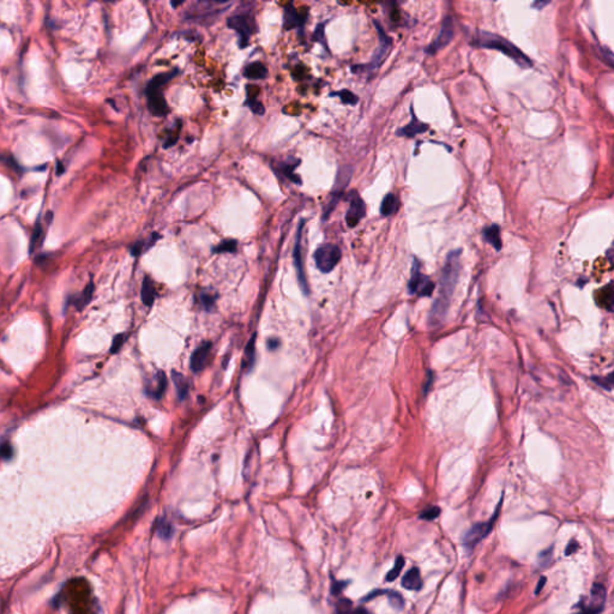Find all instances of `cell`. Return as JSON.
Returning <instances> with one entry per match:
<instances>
[{"label":"cell","mask_w":614,"mask_h":614,"mask_svg":"<svg viewBox=\"0 0 614 614\" xmlns=\"http://www.w3.org/2000/svg\"><path fill=\"white\" fill-rule=\"evenodd\" d=\"M462 250L457 249L449 252L440 275V288L438 298L431 309L430 322L432 325H439L443 322L450 307V301L456 288L461 271Z\"/></svg>","instance_id":"cell-1"},{"label":"cell","mask_w":614,"mask_h":614,"mask_svg":"<svg viewBox=\"0 0 614 614\" xmlns=\"http://www.w3.org/2000/svg\"><path fill=\"white\" fill-rule=\"evenodd\" d=\"M473 45L481 48L494 49V51L503 53L522 69H530L533 66V61L517 46H515L513 42H510L509 40L503 38V36L494 34V32L479 31L477 35L475 36Z\"/></svg>","instance_id":"cell-2"},{"label":"cell","mask_w":614,"mask_h":614,"mask_svg":"<svg viewBox=\"0 0 614 614\" xmlns=\"http://www.w3.org/2000/svg\"><path fill=\"white\" fill-rule=\"evenodd\" d=\"M179 74L178 69H173L172 71L162 72L154 76L153 79L148 83L145 89V96H147L148 110L155 117H164L169 112L166 98L163 96L162 87L170 82L176 76Z\"/></svg>","instance_id":"cell-3"},{"label":"cell","mask_w":614,"mask_h":614,"mask_svg":"<svg viewBox=\"0 0 614 614\" xmlns=\"http://www.w3.org/2000/svg\"><path fill=\"white\" fill-rule=\"evenodd\" d=\"M227 25L239 35L240 48L249 46L251 36L257 32V22L253 10L245 9L233 13L227 19Z\"/></svg>","instance_id":"cell-4"},{"label":"cell","mask_w":614,"mask_h":614,"mask_svg":"<svg viewBox=\"0 0 614 614\" xmlns=\"http://www.w3.org/2000/svg\"><path fill=\"white\" fill-rule=\"evenodd\" d=\"M373 24H374L376 29H377V32H378L379 46H378V48L376 49L374 54L372 55L371 61L367 62V64L352 66V72H354V74H361V72H366V74H368L369 76L373 75L379 67H381L383 61L385 60L386 55H388L391 51L392 39L384 31L382 24L377 21V19H373Z\"/></svg>","instance_id":"cell-5"},{"label":"cell","mask_w":614,"mask_h":614,"mask_svg":"<svg viewBox=\"0 0 614 614\" xmlns=\"http://www.w3.org/2000/svg\"><path fill=\"white\" fill-rule=\"evenodd\" d=\"M229 6L230 3L226 2H198L187 10L185 18L186 21L209 25Z\"/></svg>","instance_id":"cell-6"},{"label":"cell","mask_w":614,"mask_h":614,"mask_svg":"<svg viewBox=\"0 0 614 614\" xmlns=\"http://www.w3.org/2000/svg\"><path fill=\"white\" fill-rule=\"evenodd\" d=\"M501 503H503V498L500 499L499 504L497 505L496 511H494V514L492 515V517L487 521V522L475 523L474 526H471L469 529H468L463 534V536H462V543H463V546L465 547V549L473 550L479 542H481V541H483L485 537H486L488 534L491 533L492 528H493L494 523H496L497 518H498V515H499Z\"/></svg>","instance_id":"cell-7"},{"label":"cell","mask_w":614,"mask_h":614,"mask_svg":"<svg viewBox=\"0 0 614 614\" xmlns=\"http://www.w3.org/2000/svg\"><path fill=\"white\" fill-rule=\"evenodd\" d=\"M353 170L354 169H353L352 166H343L338 169L337 177H336V180H335V185H333V187L331 190V194H330L331 198H330L328 204H326V206L324 207V209H323V216H322L323 221H326L329 219V216L331 215L333 209H335L336 206L338 204L343 192L346 191L349 181H351V179H352Z\"/></svg>","instance_id":"cell-8"},{"label":"cell","mask_w":614,"mask_h":614,"mask_svg":"<svg viewBox=\"0 0 614 614\" xmlns=\"http://www.w3.org/2000/svg\"><path fill=\"white\" fill-rule=\"evenodd\" d=\"M313 258L319 271L328 274L335 269L341 259V250L335 244H323L316 250Z\"/></svg>","instance_id":"cell-9"},{"label":"cell","mask_w":614,"mask_h":614,"mask_svg":"<svg viewBox=\"0 0 614 614\" xmlns=\"http://www.w3.org/2000/svg\"><path fill=\"white\" fill-rule=\"evenodd\" d=\"M408 289L411 294H419L420 296H431L434 289V283L428 279V276L421 272L420 262L417 258H414Z\"/></svg>","instance_id":"cell-10"},{"label":"cell","mask_w":614,"mask_h":614,"mask_svg":"<svg viewBox=\"0 0 614 614\" xmlns=\"http://www.w3.org/2000/svg\"><path fill=\"white\" fill-rule=\"evenodd\" d=\"M606 602V588L601 583H594L589 600L578 603L579 610L575 614H599L603 610Z\"/></svg>","instance_id":"cell-11"},{"label":"cell","mask_w":614,"mask_h":614,"mask_svg":"<svg viewBox=\"0 0 614 614\" xmlns=\"http://www.w3.org/2000/svg\"><path fill=\"white\" fill-rule=\"evenodd\" d=\"M349 208L346 214V223L349 228H354L358 226L360 221L366 215V206L362 198L356 191H351L348 194Z\"/></svg>","instance_id":"cell-12"},{"label":"cell","mask_w":614,"mask_h":614,"mask_svg":"<svg viewBox=\"0 0 614 614\" xmlns=\"http://www.w3.org/2000/svg\"><path fill=\"white\" fill-rule=\"evenodd\" d=\"M452 38H454V21H452V17H450V16H447V17L443 19V23H441L440 30H439L437 38H435L432 44H430L425 48V52L431 55L435 54L438 51L447 47L451 42Z\"/></svg>","instance_id":"cell-13"},{"label":"cell","mask_w":614,"mask_h":614,"mask_svg":"<svg viewBox=\"0 0 614 614\" xmlns=\"http://www.w3.org/2000/svg\"><path fill=\"white\" fill-rule=\"evenodd\" d=\"M303 226H305V220L301 219L300 220L298 230H296V234H295V245H294V251H293V258H294V265H295L296 272H298L299 281H300V283H301L302 289L305 290V293H307V282H306L305 271H303L302 247H301Z\"/></svg>","instance_id":"cell-14"},{"label":"cell","mask_w":614,"mask_h":614,"mask_svg":"<svg viewBox=\"0 0 614 614\" xmlns=\"http://www.w3.org/2000/svg\"><path fill=\"white\" fill-rule=\"evenodd\" d=\"M307 15H309L307 10L298 11L293 4L286 5L285 10H283V29L290 30V29L298 28L299 30H303Z\"/></svg>","instance_id":"cell-15"},{"label":"cell","mask_w":614,"mask_h":614,"mask_svg":"<svg viewBox=\"0 0 614 614\" xmlns=\"http://www.w3.org/2000/svg\"><path fill=\"white\" fill-rule=\"evenodd\" d=\"M411 113H412L411 121H409V124L407 125V126L399 128V130L397 132H396V134H397V136L413 138V137H415L419 133H424V132H426V131L428 130V128H430V126H428V124L422 123V121L419 120L418 117L414 113V110H413V107H411Z\"/></svg>","instance_id":"cell-16"},{"label":"cell","mask_w":614,"mask_h":614,"mask_svg":"<svg viewBox=\"0 0 614 614\" xmlns=\"http://www.w3.org/2000/svg\"><path fill=\"white\" fill-rule=\"evenodd\" d=\"M210 349L211 343H204V345L198 347L196 351L193 352L192 356H191L190 366L194 372L202 371V369L206 367L208 359H209L210 355Z\"/></svg>","instance_id":"cell-17"},{"label":"cell","mask_w":614,"mask_h":614,"mask_svg":"<svg viewBox=\"0 0 614 614\" xmlns=\"http://www.w3.org/2000/svg\"><path fill=\"white\" fill-rule=\"evenodd\" d=\"M299 164H300L299 158H289V161L281 162L279 166L275 168V169H276V172H279V173H281L282 176L287 178L288 180L300 185L301 184V178H300L299 176H296V174L294 173L295 168L299 167Z\"/></svg>","instance_id":"cell-18"},{"label":"cell","mask_w":614,"mask_h":614,"mask_svg":"<svg viewBox=\"0 0 614 614\" xmlns=\"http://www.w3.org/2000/svg\"><path fill=\"white\" fill-rule=\"evenodd\" d=\"M402 587L407 590H414L419 592L422 588V579L420 575V570L418 567H412L411 570L405 572V575L402 578Z\"/></svg>","instance_id":"cell-19"},{"label":"cell","mask_w":614,"mask_h":614,"mask_svg":"<svg viewBox=\"0 0 614 614\" xmlns=\"http://www.w3.org/2000/svg\"><path fill=\"white\" fill-rule=\"evenodd\" d=\"M483 236L485 240L494 247L496 251L501 250V237H500V227L498 224H491V226L485 227L483 230Z\"/></svg>","instance_id":"cell-20"},{"label":"cell","mask_w":614,"mask_h":614,"mask_svg":"<svg viewBox=\"0 0 614 614\" xmlns=\"http://www.w3.org/2000/svg\"><path fill=\"white\" fill-rule=\"evenodd\" d=\"M268 74V67L260 61L251 62L244 70V76L249 79H264L266 78Z\"/></svg>","instance_id":"cell-21"},{"label":"cell","mask_w":614,"mask_h":614,"mask_svg":"<svg viewBox=\"0 0 614 614\" xmlns=\"http://www.w3.org/2000/svg\"><path fill=\"white\" fill-rule=\"evenodd\" d=\"M398 209V199L394 193H388L383 198L381 204V214L383 216L388 217L395 214Z\"/></svg>","instance_id":"cell-22"},{"label":"cell","mask_w":614,"mask_h":614,"mask_svg":"<svg viewBox=\"0 0 614 614\" xmlns=\"http://www.w3.org/2000/svg\"><path fill=\"white\" fill-rule=\"evenodd\" d=\"M155 295H156V292H155L153 281L149 277H145L143 285H142V301L144 302V305L151 306L154 302Z\"/></svg>","instance_id":"cell-23"},{"label":"cell","mask_w":614,"mask_h":614,"mask_svg":"<svg viewBox=\"0 0 614 614\" xmlns=\"http://www.w3.org/2000/svg\"><path fill=\"white\" fill-rule=\"evenodd\" d=\"M172 379H173L174 384H176L178 396H179L180 399H184L189 395V382H187V379L185 378L181 373L177 372L172 373Z\"/></svg>","instance_id":"cell-24"},{"label":"cell","mask_w":614,"mask_h":614,"mask_svg":"<svg viewBox=\"0 0 614 614\" xmlns=\"http://www.w3.org/2000/svg\"><path fill=\"white\" fill-rule=\"evenodd\" d=\"M181 126H183V125H181V120H180V119H178V120H176V124H174V126L170 127L169 130H168L167 138H166V141H164V143H163V148H164V149H167V148L174 147V145L177 144L178 140H179V134H180V131H181Z\"/></svg>","instance_id":"cell-25"},{"label":"cell","mask_w":614,"mask_h":614,"mask_svg":"<svg viewBox=\"0 0 614 614\" xmlns=\"http://www.w3.org/2000/svg\"><path fill=\"white\" fill-rule=\"evenodd\" d=\"M255 345L256 335H253L252 338L247 343L245 348V356H244V367H245L247 371H250V369L252 368L253 364H255Z\"/></svg>","instance_id":"cell-26"},{"label":"cell","mask_w":614,"mask_h":614,"mask_svg":"<svg viewBox=\"0 0 614 614\" xmlns=\"http://www.w3.org/2000/svg\"><path fill=\"white\" fill-rule=\"evenodd\" d=\"M156 382L157 384L155 386L154 390L149 391V395L153 396L154 398L160 399L162 397L164 390H166V386H167V379L166 376H164L163 372H158L156 374Z\"/></svg>","instance_id":"cell-27"},{"label":"cell","mask_w":614,"mask_h":614,"mask_svg":"<svg viewBox=\"0 0 614 614\" xmlns=\"http://www.w3.org/2000/svg\"><path fill=\"white\" fill-rule=\"evenodd\" d=\"M246 95H247V98H246V101H245V105L247 106V107H249L250 110L252 111L255 114H258V115L264 114V112H265V108H264V106H263L262 102H260L258 100V98H257V95H255V96H253V95L251 94L250 91H247V90H246Z\"/></svg>","instance_id":"cell-28"},{"label":"cell","mask_w":614,"mask_h":614,"mask_svg":"<svg viewBox=\"0 0 614 614\" xmlns=\"http://www.w3.org/2000/svg\"><path fill=\"white\" fill-rule=\"evenodd\" d=\"M330 96H338L339 98H341L342 104H345V105L354 106L359 102V97L356 96L354 92L348 90V89H342V90H339V91L331 92Z\"/></svg>","instance_id":"cell-29"},{"label":"cell","mask_w":614,"mask_h":614,"mask_svg":"<svg viewBox=\"0 0 614 614\" xmlns=\"http://www.w3.org/2000/svg\"><path fill=\"white\" fill-rule=\"evenodd\" d=\"M237 243L234 239H227L221 242L219 245L213 249L214 253H233L236 251Z\"/></svg>","instance_id":"cell-30"},{"label":"cell","mask_w":614,"mask_h":614,"mask_svg":"<svg viewBox=\"0 0 614 614\" xmlns=\"http://www.w3.org/2000/svg\"><path fill=\"white\" fill-rule=\"evenodd\" d=\"M404 563H405V560L402 556H398L397 558H396L394 567H392V569L388 572V575H386V581H388V582H392V581H395L399 575H401V571H402V569H403Z\"/></svg>","instance_id":"cell-31"},{"label":"cell","mask_w":614,"mask_h":614,"mask_svg":"<svg viewBox=\"0 0 614 614\" xmlns=\"http://www.w3.org/2000/svg\"><path fill=\"white\" fill-rule=\"evenodd\" d=\"M385 594L388 595L389 602H390V605L394 607L395 609L401 610L403 609L404 606V600L402 595L397 592H394V590H385Z\"/></svg>","instance_id":"cell-32"},{"label":"cell","mask_w":614,"mask_h":614,"mask_svg":"<svg viewBox=\"0 0 614 614\" xmlns=\"http://www.w3.org/2000/svg\"><path fill=\"white\" fill-rule=\"evenodd\" d=\"M42 226L41 223L38 222L35 226L34 232H32V236H31V242H30V251H35V249L38 246L41 245L42 239H44V234H42Z\"/></svg>","instance_id":"cell-33"},{"label":"cell","mask_w":614,"mask_h":614,"mask_svg":"<svg viewBox=\"0 0 614 614\" xmlns=\"http://www.w3.org/2000/svg\"><path fill=\"white\" fill-rule=\"evenodd\" d=\"M597 53H599L600 58H601L602 60L609 66V67H613L614 55H613V52L610 51L608 47H606V46H597Z\"/></svg>","instance_id":"cell-34"},{"label":"cell","mask_w":614,"mask_h":614,"mask_svg":"<svg viewBox=\"0 0 614 614\" xmlns=\"http://www.w3.org/2000/svg\"><path fill=\"white\" fill-rule=\"evenodd\" d=\"M92 290H94V286H92V283H90V285H89L87 288L84 289L83 294L81 295V298L76 299V305L78 306V309H83V307L89 302V300L91 299Z\"/></svg>","instance_id":"cell-35"},{"label":"cell","mask_w":614,"mask_h":614,"mask_svg":"<svg viewBox=\"0 0 614 614\" xmlns=\"http://www.w3.org/2000/svg\"><path fill=\"white\" fill-rule=\"evenodd\" d=\"M552 552H553V549L552 547H550V549L542 551V552L537 556V559H539V566H541V569H544V567H547L550 565L551 560H552Z\"/></svg>","instance_id":"cell-36"},{"label":"cell","mask_w":614,"mask_h":614,"mask_svg":"<svg viewBox=\"0 0 614 614\" xmlns=\"http://www.w3.org/2000/svg\"><path fill=\"white\" fill-rule=\"evenodd\" d=\"M439 515H440V509H439L438 506H431V507H428V509H426L425 511H422V513L420 514V516H419V518H420V520H424V521H432V520H435Z\"/></svg>","instance_id":"cell-37"},{"label":"cell","mask_w":614,"mask_h":614,"mask_svg":"<svg viewBox=\"0 0 614 614\" xmlns=\"http://www.w3.org/2000/svg\"><path fill=\"white\" fill-rule=\"evenodd\" d=\"M324 26H325V23H319V24L317 25V29L315 30V34L313 35H315V39L317 40V41H318L320 45L324 46V48L328 51L329 48H328V44H326V40H325Z\"/></svg>","instance_id":"cell-38"},{"label":"cell","mask_w":614,"mask_h":614,"mask_svg":"<svg viewBox=\"0 0 614 614\" xmlns=\"http://www.w3.org/2000/svg\"><path fill=\"white\" fill-rule=\"evenodd\" d=\"M172 526L166 521L158 520L157 521V533L163 537H169L172 533Z\"/></svg>","instance_id":"cell-39"},{"label":"cell","mask_w":614,"mask_h":614,"mask_svg":"<svg viewBox=\"0 0 614 614\" xmlns=\"http://www.w3.org/2000/svg\"><path fill=\"white\" fill-rule=\"evenodd\" d=\"M200 302L203 303L206 309H211L214 306V302H215V296L210 294H202L200 295Z\"/></svg>","instance_id":"cell-40"},{"label":"cell","mask_w":614,"mask_h":614,"mask_svg":"<svg viewBox=\"0 0 614 614\" xmlns=\"http://www.w3.org/2000/svg\"><path fill=\"white\" fill-rule=\"evenodd\" d=\"M0 456L3 458H5V460H9V458L12 457V448L10 444H4L2 448H0Z\"/></svg>","instance_id":"cell-41"},{"label":"cell","mask_w":614,"mask_h":614,"mask_svg":"<svg viewBox=\"0 0 614 614\" xmlns=\"http://www.w3.org/2000/svg\"><path fill=\"white\" fill-rule=\"evenodd\" d=\"M123 342H124V336L123 335H118L117 337L114 338L113 345H112V347H111V352L112 353H117L119 351V349H120V347H121V345H123Z\"/></svg>","instance_id":"cell-42"},{"label":"cell","mask_w":614,"mask_h":614,"mask_svg":"<svg viewBox=\"0 0 614 614\" xmlns=\"http://www.w3.org/2000/svg\"><path fill=\"white\" fill-rule=\"evenodd\" d=\"M577 549H578V542H577L576 540H570V542L567 543L566 550H565V556H571L572 553H575Z\"/></svg>","instance_id":"cell-43"},{"label":"cell","mask_w":614,"mask_h":614,"mask_svg":"<svg viewBox=\"0 0 614 614\" xmlns=\"http://www.w3.org/2000/svg\"><path fill=\"white\" fill-rule=\"evenodd\" d=\"M346 584H347L346 582H336V583H333V586H332V593H333V594H336V595H337V594L341 593V590H342L343 588H345V587H346Z\"/></svg>","instance_id":"cell-44"},{"label":"cell","mask_w":614,"mask_h":614,"mask_svg":"<svg viewBox=\"0 0 614 614\" xmlns=\"http://www.w3.org/2000/svg\"><path fill=\"white\" fill-rule=\"evenodd\" d=\"M546 582H547L546 577H543V576L541 577V578L539 579V582H537V586H536V588H535V595H537V594L541 593V590H542V588L544 587V583H546Z\"/></svg>","instance_id":"cell-45"},{"label":"cell","mask_w":614,"mask_h":614,"mask_svg":"<svg viewBox=\"0 0 614 614\" xmlns=\"http://www.w3.org/2000/svg\"><path fill=\"white\" fill-rule=\"evenodd\" d=\"M547 4H550V2H536L533 4V8H537V10H541Z\"/></svg>","instance_id":"cell-46"},{"label":"cell","mask_w":614,"mask_h":614,"mask_svg":"<svg viewBox=\"0 0 614 614\" xmlns=\"http://www.w3.org/2000/svg\"><path fill=\"white\" fill-rule=\"evenodd\" d=\"M349 614H368V612L364 608H358V609H352V612Z\"/></svg>","instance_id":"cell-47"},{"label":"cell","mask_w":614,"mask_h":614,"mask_svg":"<svg viewBox=\"0 0 614 614\" xmlns=\"http://www.w3.org/2000/svg\"><path fill=\"white\" fill-rule=\"evenodd\" d=\"M184 3H185V2H178V3H174V2H172V3H170V5H172V6H173V8H174V9H176V8H177V6H180V5H183V4H184Z\"/></svg>","instance_id":"cell-48"}]
</instances>
